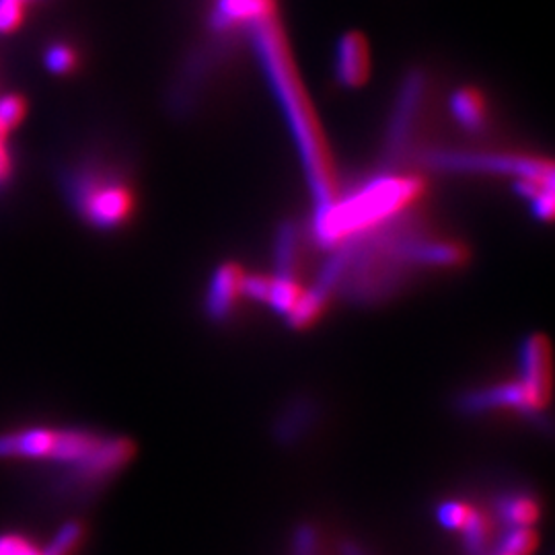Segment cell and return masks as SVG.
I'll use <instances>...</instances> for the list:
<instances>
[{
	"instance_id": "cell-11",
	"label": "cell",
	"mask_w": 555,
	"mask_h": 555,
	"mask_svg": "<svg viewBox=\"0 0 555 555\" xmlns=\"http://www.w3.org/2000/svg\"><path fill=\"white\" fill-rule=\"evenodd\" d=\"M298 233L295 222H282L274 241V276L297 280Z\"/></svg>"
},
{
	"instance_id": "cell-6",
	"label": "cell",
	"mask_w": 555,
	"mask_h": 555,
	"mask_svg": "<svg viewBox=\"0 0 555 555\" xmlns=\"http://www.w3.org/2000/svg\"><path fill=\"white\" fill-rule=\"evenodd\" d=\"M455 408L463 416H479L494 410H515L520 414L535 417L520 383H498L490 387L472 389L456 397Z\"/></svg>"
},
{
	"instance_id": "cell-7",
	"label": "cell",
	"mask_w": 555,
	"mask_h": 555,
	"mask_svg": "<svg viewBox=\"0 0 555 555\" xmlns=\"http://www.w3.org/2000/svg\"><path fill=\"white\" fill-rule=\"evenodd\" d=\"M245 272L235 261H224L212 272L204 297V313L212 323H224L243 297Z\"/></svg>"
},
{
	"instance_id": "cell-12",
	"label": "cell",
	"mask_w": 555,
	"mask_h": 555,
	"mask_svg": "<svg viewBox=\"0 0 555 555\" xmlns=\"http://www.w3.org/2000/svg\"><path fill=\"white\" fill-rule=\"evenodd\" d=\"M463 539V552L467 555H490L492 550V522L490 516L474 508L465 527L459 531Z\"/></svg>"
},
{
	"instance_id": "cell-10",
	"label": "cell",
	"mask_w": 555,
	"mask_h": 555,
	"mask_svg": "<svg viewBox=\"0 0 555 555\" xmlns=\"http://www.w3.org/2000/svg\"><path fill=\"white\" fill-rule=\"evenodd\" d=\"M496 513L504 529L513 527H535L541 508L533 496L527 494H504L496 500Z\"/></svg>"
},
{
	"instance_id": "cell-13",
	"label": "cell",
	"mask_w": 555,
	"mask_h": 555,
	"mask_svg": "<svg viewBox=\"0 0 555 555\" xmlns=\"http://www.w3.org/2000/svg\"><path fill=\"white\" fill-rule=\"evenodd\" d=\"M453 114L461 126H465L469 130H479V128H483V124L488 119V107L477 91L461 89L453 98Z\"/></svg>"
},
{
	"instance_id": "cell-2",
	"label": "cell",
	"mask_w": 555,
	"mask_h": 555,
	"mask_svg": "<svg viewBox=\"0 0 555 555\" xmlns=\"http://www.w3.org/2000/svg\"><path fill=\"white\" fill-rule=\"evenodd\" d=\"M422 192V179L397 176L373 179L348 198H336L325 206H318L313 235L323 249H334L346 238L357 237L401 217Z\"/></svg>"
},
{
	"instance_id": "cell-23",
	"label": "cell",
	"mask_w": 555,
	"mask_h": 555,
	"mask_svg": "<svg viewBox=\"0 0 555 555\" xmlns=\"http://www.w3.org/2000/svg\"><path fill=\"white\" fill-rule=\"evenodd\" d=\"M7 132H9V130L0 124V185H2L4 181H9V178H11V169H13V160H11V155H9L7 144H4Z\"/></svg>"
},
{
	"instance_id": "cell-5",
	"label": "cell",
	"mask_w": 555,
	"mask_h": 555,
	"mask_svg": "<svg viewBox=\"0 0 555 555\" xmlns=\"http://www.w3.org/2000/svg\"><path fill=\"white\" fill-rule=\"evenodd\" d=\"M433 163L442 169L459 171H490V173H508L518 179L554 178L552 165L539 163L525 157H494V155H437Z\"/></svg>"
},
{
	"instance_id": "cell-8",
	"label": "cell",
	"mask_w": 555,
	"mask_h": 555,
	"mask_svg": "<svg viewBox=\"0 0 555 555\" xmlns=\"http://www.w3.org/2000/svg\"><path fill=\"white\" fill-rule=\"evenodd\" d=\"M318 416V408L313 403V399L309 397H297L293 399L278 416L274 424V438L278 444H297L298 440H302L305 435L309 433V428L313 426Z\"/></svg>"
},
{
	"instance_id": "cell-4",
	"label": "cell",
	"mask_w": 555,
	"mask_h": 555,
	"mask_svg": "<svg viewBox=\"0 0 555 555\" xmlns=\"http://www.w3.org/2000/svg\"><path fill=\"white\" fill-rule=\"evenodd\" d=\"M537 420L547 412L552 399V350L547 337L531 334L520 346V380Z\"/></svg>"
},
{
	"instance_id": "cell-22",
	"label": "cell",
	"mask_w": 555,
	"mask_h": 555,
	"mask_svg": "<svg viewBox=\"0 0 555 555\" xmlns=\"http://www.w3.org/2000/svg\"><path fill=\"white\" fill-rule=\"evenodd\" d=\"M48 66H50V70H54V73H66V70H70L73 66H75V62H77V56H75V52L70 50V48H66V46H54L50 52H48Z\"/></svg>"
},
{
	"instance_id": "cell-16",
	"label": "cell",
	"mask_w": 555,
	"mask_h": 555,
	"mask_svg": "<svg viewBox=\"0 0 555 555\" xmlns=\"http://www.w3.org/2000/svg\"><path fill=\"white\" fill-rule=\"evenodd\" d=\"M537 535L535 527H513L506 529V533L500 539L496 552L504 555H531L535 552Z\"/></svg>"
},
{
	"instance_id": "cell-25",
	"label": "cell",
	"mask_w": 555,
	"mask_h": 555,
	"mask_svg": "<svg viewBox=\"0 0 555 555\" xmlns=\"http://www.w3.org/2000/svg\"><path fill=\"white\" fill-rule=\"evenodd\" d=\"M490 555H504V554H500V552H496V550H494V554H490Z\"/></svg>"
},
{
	"instance_id": "cell-24",
	"label": "cell",
	"mask_w": 555,
	"mask_h": 555,
	"mask_svg": "<svg viewBox=\"0 0 555 555\" xmlns=\"http://www.w3.org/2000/svg\"><path fill=\"white\" fill-rule=\"evenodd\" d=\"M337 554L339 555H373L364 545H360L354 539H341L337 543Z\"/></svg>"
},
{
	"instance_id": "cell-18",
	"label": "cell",
	"mask_w": 555,
	"mask_h": 555,
	"mask_svg": "<svg viewBox=\"0 0 555 555\" xmlns=\"http://www.w3.org/2000/svg\"><path fill=\"white\" fill-rule=\"evenodd\" d=\"M321 550V533L318 525L313 522H300L293 531V543H291V555H319Z\"/></svg>"
},
{
	"instance_id": "cell-20",
	"label": "cell",
	"mask_w": 555,
	"mask_h": 555,
	"mask_svg": "<svg viewBox=\"0 0 555 555\" xmlns=\"http://www.w3.org/2000/svg\"><path fill=\"white\" fill-rule=\"evenodd\" d=\"M29 2L31 0H0V34H9L20 27Z\"/></svg>"
},
{
	"instance_id": "cell-14",
	"label": "cell",
	"mask_w": 555,
	"mask_h": 555,
	"mask_svg": "<svg viewBox=\"0 0 555 555\" xmlns=\"http://www.w3.org/2000/svg\"><path fill=\"white\" fill-rule=\"evenodd\" d=\"M302 295V288L297 280H288V278L270 276V284H268V293H266V305L278 313V315H288L298 298Z\"/></svg>"
},
{
	"instance_id": "cell-17",
	"label": "cell",
	"mask_w": 555,
	"mask_h": 555,
	"mask_svg": "<svg viewBox=\"0 0 555 555\" xmlns=\"http://www.w3.org/2000/svg\"><path fill=\"white\" fill-rule=\"evenodd\" d=\"M472 513H474V506L459 502V500H447V502L438 504L437 518L444 529L461 531L465 527V522L469 520Z\"/></svg>"
},
{
	"instance_id": "cell-9",
	"label": "cell",
	"mask_w": 555,
	"mask_h": 555,
	"mask_svg": "<svg viewBox=\"0 0 555 555\" xmlns=\"http://www.w3.org/2000/svg\"><path fill=\"white\" fill-rule=\"evenodd\" d=\"M337 80L346 87L362 85L371 70L369 46L362 36L348 34L337 50Z\"/></svg>"
},
{
	"instance_id": "cell-3",
	"label": "cell",
	"mask_w": 555,
	"mask_h": 555,
	"mask_svg": "<svg viewBox=\"0 0 555 555\" xmlns=\"http://www.w3.org/2000/svg\"><path fill=\"white\" fill-rule=\"evenodd\" d=\"M80 217L101 231L118 229L134 210V194L124 179L103 169H82L70 181Z\"/></svg>"
},
{
	"instance_id": "cell-1",
	"label": "cell",
	"mask_w": 555,
	"mask_h": 555,
	"mask_svg": "<svg viewBox=\"0 0 555 555\" xmlns=\"http://www.w3.org/2000/svg\"><path fill=\"white\" fill-rule=\"evenodd\" d=\"M132 456L130 438L105 437L85 428L31 426L0 433V459L59 465L80 486H98L116 476Z\"/></svg>"
},
{
	"instance_id": "cell-15",
	"label": "cell",
	"mask_w": 555,
	"mask_h": 555,
	"mask_svg": "<svg viewBox=\"0 0 555 555\" xmlns=\"http://www.w3.org/2000/svg\"><path fill=\"white\" fill-rule=\"evenodd\" d=\"M85 537V527L80 525L79 520H68L54 535L50 537V541L43 545L46 555H75L79 550Z\"/></svg>"
},
{
	"instance_id": "cell-19",
	"label": "cell",
	"mask_w": 555,
	"mask_h": 555,
	"mask_svg": "<svg viewBox=\"0 0 555 555\" xmlns=\"http://www.w3.org/2000/svg\"><path fill=\"white\" fill-rule=\"evenodd\" d=\"M0 555H46L43 547H38L31 539L17 533L0 535Z\"/></svg>"
},
{
	"instance_id": "cell-21",
	"label": "cell",
	"mask_w": 555,
	"mask_h": 555,
	"mask_svg": "<svg viewBox=\"0 0 555 555\" xmlns=\"http://www.w3.org/2000/svg\"><path fill=\"white\" fill-rule=\"evenodd\" d=\"M25 114V103L20 98L0 100V124L11 130Z\"/></svg>"
}]
</instances>
